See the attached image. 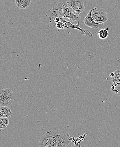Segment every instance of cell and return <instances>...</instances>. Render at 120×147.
Masks as SVG:
<instances>
[{
	"label": "cell",
	"instance_id": "277c9868",
	"mask_svg": "<svg viewBox=\"0 0 120 147\" xmlns=\"http://www.w3.org/2000/svg\"><path fill=\"white\" fill-rule=\"evenodd\" d=\"M62 16L63 18L69 19L71 22L76 21L79 18V16L76 14L73 9L68 5H64V4H63L62 8Z\"/></svg>",
	"mask_w": 120,
	"mask_h": 147
},
{
	"label": "cell",
	"instance_id": "ba28073f",
	"mask_svg": "<svg viewBox=\"0 0 120 147\" xmlns=\"http://www.w3.org/2000/svg\"><path fill=\"white\" fill-rule=\"evenodd\" d=\"M17 7L20 9H25L30 6L31 0H15Z\"/></svg>",
	"mask_w": 120,
	"mask_h": 147
},
{
	"label": "cell",
	"instance_id": "5bb4252c",
	"mask_svg": "<svg viewBox=\"0 0 120 147\" xmlns=\"http://www.w3.org/2000/svg\"><path fill=\"white\" fill-rule=\"evenodd\" d=\"M56 28L58 29H64L65 25L63 22L61 21L55 24Z\"/></svg>",
	"mask_w": 120,
	"mask_h": 147
},
{
	"label": "cell",
	"instance_id": "52a82bcc",
	"mask_svg": "<svg viewBox=\"0 0 120 147\" xmlns=\"http://www.w3.org/2000/svg\"><path fill=\"white\" fill-rule=\"evenodd\" d=\"M93 10L94 8L89 11L86 17L84 19V23L86 26L93 29H96L97 28H102L104 26V24H99V23H96L92 17V13Z\"/></svg>",
	"mask_w": 120,
	"mask_h": 147
},
{
	"label": "cell",
	"instance_id": "5b68a950",
	"mask_svg": "<svg viewBox=\"0 0 120 147\" xmlns=\"http://www.w3.org/2000/svg\"><path fill=\"white\" fill-rule=\"evenodd\" d=\"M67 3L78 15L82 13L85 10L83 0H67Z\"/></svg>",
	"mask_w": 120,
	"mask_h": 147
},
{
	"label": "cell",
	"instance_id": "9a60e30c",
	"mask_svg": "<svg viewBox=\"0 0 120 147\" xmlns=\"http://www.w3.org/2000/svg\"><path fill=\"white\" fill-rule=\"evenodd\" d=\"M55 23L56 24V23H58V22H60L61 21V18L59 17H57L55 18L54 20Z\"/></svg>",
	"mask_w": 120,
	"mask_h": 147
},
{
	"label": "cell",
	"instance_id": "3957f363",
	"mask_svg": "<svg viewBox=\"0 0 120 147\" xmlns=\"http://www.w3.org/2000/svg\"><path fill=\"white\" fill-rule=\"evenodd\" d=\"M92 16L96 23L104 24L107 21L108 17L107 13L103 9L94 8L92 13Z\"/></svg>",
	"mask_w": 120,
	"mask_h": 147
},
{
	"label": "cell",
	"instance_id": "8fae6325",
	"mask_svg": "<svg viewBox=\"0 0 120 147\" xmlns=\"http://www.w3.org/2000/svg\"><path fill=\"white\" fill-rule=\"evenodd\" d=\"M109 35V32H108V28L107 29H102L98 31V36L100 39H106Z\"/></svg>",
	"mask_w": 120,
	"mask_h": 147
},
{
	"label": "cell",
	"instance_id": "8992f818",
	"mask_svg": "<svg viewBox=\"0 0 120 147\" xmlns=\"http://www.w3.org/2000/svg\"><path fill=\"white\" fill-rule=\"evenodd\" d=\"M61 21L63 22L65 25L64 29H67L70 28H74V29L79 30L80 33L81 34L85 35L88 36H93V34L89 30H86V29L80 27L79 21L78 22L77 24L75 25L71 23L70 21H67V20L63 19V18H61Z\"/></svg>",
	"mask_w": 120,
	"mask_h": 147
},
{
	"label": "cell",
	"instance_id": "30bf717a",
	"mask_svg": "<svg viewBox=\"0 0 120 147\" xmlns=\"http://www.w3.org/2000/svg\"><path fill=\"white\" fill-rule=\"evenodd\" d=\"M112 94L120 98V82H115L111 87Z\"/></svg>",
	"mask_w": 120,
	"mask_h": 147
},
{
	"label": "cell",
	"instance_id": "9c48e42d",
	"mask_svg": "<svg viewBox=\"0 0 120 147\" xmlns=\"http://www.w3.org/2000/svg\"><path fill=\"white\" fill-rule=\"evenodd\" d=\"M11 110L8 106H1L0 108V117L8 118L11 115Z\"/></svg>",
	"mask_w": 120,
	"mask_h": 147
},
{
	"label": "cell",
	"instance_id": "4fadbf2b",
	"mask_svg": "<svg viewBox=\"0 0 120 147\" xmlns=\"http://www.w3.org/2000/svg\"><path fill=\"white\" fill-rule=\"evenodd\" d=\"M10 121L8 117L0 118V129H4L8 125Z\"/></svg>",
	"mask_w": 120,
	"mask_h": 147
},
{
	"label": "cell",
	"instance_id": "7a4b0ae2",
	"mask_svg": "<svg viewBox=\"0 0 120 147\" xmlns=\"http://www.w3.org/2000/svg\"><path fill=\"white\" fill-rule=\"evenodd\" d=\"M15 99V94L10 89L1 90L0 104L1 106H9L11 105Z\"/></svg>",
	"mask_w": 120,
	"mask_h": 147
},
{
	"label": "cell",
	"instance_id": "6da1fadb",
	"mask_svg": "<svg viewBox=\"0 0 120 147\" xmlns=\"http://www.w3.org/2000/svg\"><path fill=\"white\" fill-rule=\"evenodd\" d=\"M39 146L42 147H71L70 135L65 131L54 130L47 132L41 137Z\"/></svg>",
	"mask_w": 120,
	"mask_h": 147
},
{
	"label": "cell",
	"instance_id": "7c38bea8",
	"mask_svg": "<svg viewBox=\"0 0 120 147\" xmlns=\"http://www.w3.org/2000/svg\"><path fill=\"white\" fill-rule=\"evenodd\" d=\"M113 74V76L112 77V82H120V69L115 70Z\"/></svg>",
	"mask_w": 120,
	"mask_h": 147
}]
</instances>
